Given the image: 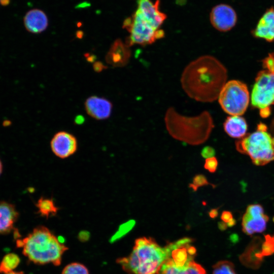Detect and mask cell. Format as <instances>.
I'll list each match as a JSON object with an SVG mask.
<instances>
[{
    "mask_svg": "<svg viewBox=\"0 0 274 274\" xmlns=\"http://www.w3.org/2000/svg\"><path fill=\"white\" fill-rule=\"evenodd\" d=\"M227 78L224 65L215 57L206 55L193 60L185 67L181 84L191 98L209 102L218 98Z\"/></svg>",
    "mask_w": 274,
    "mask_h": 274,
    "instance_id": "obj_1",
    "label": "cell"
},
{
    "mask_svg": "<svg viewBox=\"0 0 274 274\" xmlns=\"http://www.w3.org/2000/svg\"><path fill=\"white\" fill-rule=\"evenodd\" d=\"M164 122L168 133L175 139L191 145H198L209 139L214 127L212 117L207 111L188 117L178 113L173 107L165 114Z\"/></svg>",
    "mask_w": 274,
    "mask_h": 274,
    "instance_id": "obj_2",
    "label": "cell"
},
{
    "mask_svg": "<svg viewBox=\"0 0 274 274\" xmlns=\"http://www.w3.org/2000/svg\"><path fill=\"white\" fill-rule=\"evenodd\" d=\"M17 246L22 248L23 254L38 264L51 263L58 265L67 248L61 243L47 227L39 226L27 236L17 241Z\"/></svg>",
    "mask_w": 274,
    "mask_h": 274,
    "instance_id": "obj_3",
    "label": "cell"
},
{
    "mask_svg": "<svg viewBox=\"0 0 274 274\" xmlns=\"http://www.w3.org/2000/svg\"><path fill=\"white\" fill-rule=\"evenodd\" d=\"M169 255L167 246L161 247L152 238L141 237L135 242L131 253L117 262L132 274H156Z\"/></svg>",
    "mask_w": 274,
    "mask_h": 274,
    "instance_id": "obj_4",
    "label": "cell"
},
{
    "mask_svg": "<svg viewBox=\"0 0 274 274\" xmlns=\"http://www.w3.org/2000/svg\"><path fill=\"white\" fill-rule=\"evenodd\" d=\"M271 140L266 131L257 130L236 141L235 146L238 152L249 155L255 164L263 165L274 160Z\"/></svg>",
    "mask_w": 274,
    "mask_h": 274,
    "instance_id": "obj_5",
    "label": "cell"
},
{
    "mask_svg": "<svg viewBox=\"0 0 274 274\" xmlns=\"http://www.w3.org/2000/svg\"><path fill=\"white\" fill-rule=\"evenodd\" d=\"M123 27L129 33L125 42L129 47L150 45L164 37L162 29L155 28L137 10L124 21Z\"/></svg>",
    "mask_w": 274,
    "mask_h": 274,
    "instance_id": "obj_6",
    "label": "cell"
},
{
    "mask_svg": "<svg viewBox=\"0 0 274 274\" xmlns=\"http://www.w3.org/2000/svg\"><path fill=\"white\" fill-rule=\"evenodd\" d=\"M222 109L230 116L243 115L250 101L247 86L240 81L232 80L227 82L218 96Z\"/></svg>",
    "mask_w": 274,
    "mask_h": 274,
    "instance_id": "obj_7",
    "label": "cell"
},
{
    "mask_svg": "<svg viewBox=\"0 0 274 274\" xmlns=\"http://www.w3.org/2000/svg\"><path fill=\"white\" fill-rule=\"evenodd\" d=\"M251 104L262 109L274 104V72H260L256 78L251 96Z\"/></svg>",
    "mask_w": 274,
    "mask_h": 274,
    "instance_id": "obj_8",
    "label": "cell"
},
{
    "mask_svg": "<svg viewBox=\"0 0 274 274\" xmlns=\"http://www.w3.org/2000/svg\"><path fill=\"white\" fill-rule=\"evenodd\" d=\"M268 220V217L264 214L261 206L250 205L242 219V229L248 235L262 232L266 229Z\"/></svg>",
    "mask_w": 274,
    "mask_h": 274,
    "instance_id": "obj_9",
    "label": "cell"
},
{
    "mask_svg": "<svg viewBox=\"0 0 274 274\" xmlns=\"http://www.w3.org/2000/svg\"><path fill=\"white\" fill-rule=\"evenodd\" d=\"M213 26L221 31H227L234 26L237 21L235 11L230 6L220 4L213 8L210 14Z\"/></svg>",
    "mask_w": 274,
    "mask_h": 274,
    "instance_id": "obj_10",
    "label": "cell"
},
{
    "mask_svg": "<svg viewBox=\"0 0 274 274\" xmlns=\"http://www.w3.org/2000/svg\"><path fill=\"white\" fill-rule=\"evenodd\" d=\"M53 153L60 158H66L77 151L78 143L76 137L66 131H59L52 138L50 143Z\"/></svg>",
    "mask_w": 274,
    "mask_h": 274,
    "instance_id": "obj_11",
    "label": "cell"
},
{
    "mask_svg": "<svg viewBox=\"0 0 274 274\" xmlns=\"http://www.w3.org/2000/svg\"><path fill=\"white\" fill-rule=\"evenodd\" d=\"M84 106L87 113L96 120L108 119L111 115L113 105L107 98L97 96H91L85 101Z\"/></svg>",
    "mask_w": 274,
    "mask_h": 274,
    "instance_id": "obj_12",
    "label": "cell"
},
{
    "mask_svg": "<svg viewBox=\"0 0 274 274\" xmlns=\"http://www.w3.org/2000/svg\"><path fill=\"white\" fill-rule=\"evenodd\" d=\"M129 47L121 40H115L106 55V62L114 67L125 66L128 62L131 56Z\"/></svg>",
    "mask_w": 274,
    "mask_h": 274,
    "instance_id": "obj_13",
    "label": "cell"
},
{
    "mask_svg": "<svg viewBox=\"0 0 274 274\" xmlns=\"http://www.w3.org/2000/svg\"><path fill=\"white\" fill-rule=\"evenodd\" d=\"M159 1L153 4L150 0H138V11L142 16L155 28L159 29L166 18L165 14L160 11Z\"/></svg>",
    "mask_w": 274,
    "mask_h": 274,
    "instance_id": "obj_14",
    "label": "cell"
},
{
    "mask_svg": "<svg viewBox=\"0 0 274 274\" xmlns=\"http://www.w3.org/2000/svg\"><path fill=\"white\" fill-rule=\"evenodd\" d=\"M157 274H206V271L194 260L176 264L167 259L160 267Z\"/></svg>",
    "mask_w": 274,
    "mask_h": 274,
    "instance_id": "obj_15",
    "label": "cell"
},
{
    "mask_svg": "<svg viewBox=\"0 0 274 274\" xmlns=\"http://www.w3.org/2000/svg\"><path fill=\"white\" fill-rule=\"evenodd\" d=\"M254 36L267 41L274 40V8L267 9L253 30Z\"/></svg>",
    "mask_w": 274,
    "mask_h": 274,
    "instance_id": "obj_16",
    "label": "cell"
},
{
    "mask_svg": "<svg viewBox=\"0 0 274 274\" xmlns=\"http://www.w3.org/2000/svg\"><path fill=\"white\" fill-rule=\"evenodd\" d=\"M18 216L14 204L0 201V234L9 233L14 229V225Z\"/></svg>",
    "mask_w": 274,
    "mask_h": 274,
    "instance_id": "obj_17",
    "label": "cell"
},
{
    "mask_svg": "<svg viewBox=\"0 0 274 274\" xmlns=\"http://www.w3.org/2000/svg\"><path fill=\"white\" fill-rule=\"evenodd\" d=\"M24 24L27 30L33 33H38L47 28L48 20L43 11L33 9L26 14L24 18Z\"/></svg>",
    "mask_w": 274,
    "mask_h": 274,
    "instance_id": "obj_18",
    "label": "cell"
},
{
    "mask_svg": "<svg viewBox=\"0 0 274 274\" xmlns=\"http://www.w3.org/2000/svg\"><path fill=\"white\" fill-rule=\"evenodd\" d=\"M223 127L226 133L232 138H242L246 135L247 124L245 119L241 116L228 117Z\"/></svg>",
    "mask_w": 274,
    "mask_h": 274,
    "instance_id": "obj_19",
    "label": "cell"
},
{
    "mask_svg": "<svg viewBox=\"0 0 274 274\" xmlns=\"http://www.w3.org/2000/svg\"><path fill=\"white\" fill-rule=\"evenodd\" d=\"M36 207L39 213L47 218L54 216L58 210L52 199L45 197H41L38 200Z\"/></svg>",
    "mask_w": 274,
    "mask_h": 274,
    "instance_id": "obj_20",
    "label": "cell"
},
{
    "mask_svg": "<svg viewBox=\"0 0 274 274\" xmlns=\"http://www.w3.org/2000/svg\"><path fill=\"white\" fill-rule=\"evenodd\" d=\"M20 262L18 256L14 253H9L6 255L0 263V272L6 274L13 271Z\"/></svg>",
    "mask_w": 274,
    "mask_h": 274,
    "instance_id": "obj_21",
    "label": "cell"
},
{
    "mask_svg": "<svg viewBox=\"0 0 274 274\" xmlns=\"http://www.w3.org/2000/svg\"><path fill=\"white\" fill-rule=\"evenodd\" d=\"M135 224V220H130L120 225L117 231L111 237L110 242L113 243L123 237L133 228Z\"/></svg>",
    "mask_w": 274,
    "mask_h": 274,
    "instance_id": "obj_22",
    "label": "cell"
},
{
    "mask_svg": "<svg viewBox=\"0 0 274 274\" xmlns=\"http://www.w3.org/2000/svg\"><path fill=\"white\" fill-rule=\"evenodd\" d=\"M213 274H236V273L231 262L222 261L214 265Z\"/></svg>",
    "mask_w": 274,
    "mask_h": 274,
    "instance_id": "obj_23",
    "label": "cell"
},
{
    "mask_svg": "<svg viewBox=\"0 0 274 274\" xmlns=\"http://www.w3.org/2000/svg\"><path fill=\"white\" fill-rule=\"evenodd\" d=\"M61 274H89L87 267L83 264L73 262L67 265L63 269Z\"/></svg>",
    "mask_w": 274,
    "mask_h": 274,
    "instance_id": "obj_24",
    "label": "cell"
},
{
    "mask_svg": "<svg viewBox=\"0 0 274 274\" xmlns=\"http://www.w3.org/2000/svg\"><path fill=\"white\" fill-rule=\"evenodd\" d=\"M211 185L212 187L215 188L216 186L210 183L207 177L202 174L196 175L192 179V183L189 184V187L191 188L194 191H196L200 187Z\"/></svg>",
    "mask_w": 274,
    "mask_h": 274,
    "instance_id": "obj_25",
    "label": "cell"
},
{
    "mask_svg": "<svg viewBox=\"0 0 274 274\" xmlns=\"http://www.w3.org/2000/svg\"><path fill=\"white\" fill-rule=\"evenodd\" d=\"M218 161L215 157H212L206 159L204 168L211 173H215L217 168Z\"/></svg>",
    "mask_w": 274,
    "mask_h": 274,
    "instance_id": "obj_26",
    "label": "cell"
},
{
    "mask_svg": "<svg viewBox=\"0 0 274 274\" xmlns=\"http://www.w3.org/2000/svg\"><path fill=\"white\" fill-rule=\"evenodd\" d=\"M263 65L266 70L274 72V55L270 54L263 61Z\"/></svg>",
    "mask_w": 274,
    "mask_h": 274,
    "instance_id": "obj_27",
    "label": "cell"
},
{
    "mask_svg": "<svg viewBox=\"0 0 274 274\" xmlns=\"http://www.w3.org/2000/svg\"><path fill=\"white\" fill-rule=\"evenodd\" d=\"M215 155V149L211 146H206L201 151V156L206 159L214 157Z\"/></svg>",
    "mask_w": 274,
    "mask_h": 274,
    "instance_id": "obj_28",
    "label": "cell"
},
{
    "mask_svg": "<svg viewBox=\"0 0 274 274\" xmlns=\"http://www.w3.org/2000/svg\"><path fill=\"white\" fill-rule=\"evenodd\" d=\"M221 219L224 222L227 224L233 218L230 212L224 211L222 213Z\"/></svg>",
    "mask_w": 274,
    "mask_h": 274,
    "instance_id": "obj_29",
    "label": "cell"
},
{
    "mask_svg": "<svg viewBox=\"0 0 274 274\" xmlns=\"http://www.w3.org/2000/svg\"><path fill=\"white\" fill-rule=\"evenodd\" d=\"M270 113L269 107L260 109V115L262 117L265 118L268 117Z\"/></svg>",
    "mask_w": 274,
    "mask_h": 274,
    "instance_id": "obj_30",
    "label": "cell"
},
{
    "mask_svg": "<svg viewBox=\"0 0 274 274\" xmlns=\"http://www.w3.org/2000/svg\"><path fill=\"white\" fill-rule=\"evenodd\" d=\"M89 237V233L87 231H82L79 233V239L82 241H87Z\"/></svg>",
    "mask_w": 274,
    "mask_h": 274,
    "instance_id": "obj_31",
    "label": "cell"
},
{
    "mask_svg": "<svg viewBox=\"0 0 274 274\" xmlns=\"http://www.w3.org/2000/svg\"><path fill=\"white\" fill-rule=\"evenodd\" d=\"M218 209H212L209 212L210 217L212 218H215L218 215Z\"/></svg>",
    "mask_w": 274,
    "mask_h": 274,
    "instance_id": "obj_32",
    "label": "cell"
},
{
    "mask_svg": "<svg viewBox=\"0 0 274 274\" xmlns=\"http://www.w3.org/2000/svg\"><path fill=\"white\" fill-rule=\"evenodd\" d=\"M267 126L263 123H259L257 125V130L260 131H266Z\"/></svg>",
    "mask_w": 274,
    "mask_h": 274,
    "instance_id": "obj_33",
    "label": "cell"
},
{
    "mask_svg": "<svg viewBox=\"0 0 274 274\" xmlns=\"http://www.w3.org/2000/svg\"><path fill=\"white\" fill-rule=\"evenodd\" d=\"M219 227L221 229H225L227 227V224L225 222H220L218 224Z\"/></svg>",
    "mask_w": 274,
    "mask_h": 274,
    "instance_id": "obj_34",
    "label": "cell"
},
{
    "mask_svg": "<svg viewBox=\"0 0 274 274\" xmlns=\"http://www.w3.org/2000/svg\"><path fill=\"white\" fill-rule=\"evenodd\" d=\"M271 131L274 134V118L272 121L271 124Z\"/></svg>",
    "mask_w": 274,
    "mask_h": 274,
    "instance_id": "obj_35",
    "label": "cell"
},
{
    "mask_svg": "<svg viewBox=\"0 0 274 274\" xmlns=\"http://www.w3.org/2000/svg\"><path fill=\"white\" fill-rule=\"evenodd\" d=\"M6 274H24V273L22 272H16V271H13Z\"/></svg>",
    "mask_w": 274,
    "mask_h": 274,
    "instance_id": "obj_36",
    "label": "cell"
},
{
    "mask_svg": "<svg viewBox=\"0 0 274 274\" xmlns=\"http://www.w3.org/2000/svg\"><path fill=\"white\" fill-rule=\"evenodd\" d=\"M3 171V164L1 160H0V175H1Z\"/></svg>",
    "mask_w": 274,
    "mask_h": 274,
    "instance_id": "obj_37",
    "label": "cell"
},
{
    "mask_svg": "<svg viewBox=\"0 0 274 274\" xmlns=\"http://www.w3.org/2000/svg\"><path fill=\"white\" fill-rule=\"evenodd\" d=\"M271 143H272V145L274 148V138L272 139Z\"/></svg>",
    "mask_w": 274,
    "mask_h": 274,
    "instance_id": "obj_38",
    "label": "cell"
},
{
    "mask_svg": "<svg viewBox=\"0 0 274 274\" xmlns=\"http://www.w3.org/2000/svg\"><path fill=\"white\" fill-rule=\"evenodd\" d=\"M1 1V0H0Z\"/></svg>",
    "mask_w": 274,
    "mask_h": 274,
    "instance_id": "obj_39",
    "label": "cell"
}]
</instances>
